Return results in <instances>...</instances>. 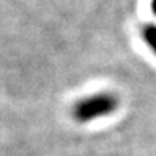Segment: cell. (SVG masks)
I'll return each mask as SVG.
<instances>
[{
	"instance_id": "1",
	"label": "cell",
	"mask_w": 156,
	"mask_h": 156,
	"mask_svg": "<svg viewBox=\"0 0 156 156\" xmlns=\"http://www.w3.org/2000/svg\"><path fill=\"white\" fill-rule=\"evenodd\" d=\"M116 108V97L110 94H99L88 97L75 107V118L80 121H91L97 116L108 115Z\"/></svg>"
},
{
	"instance_id": "2",
	"label": "cell",
	"mask_w": 156,
	"mask_h": 156,
	"mask_svg": "<svg viewBox=\"0 0 156 156\" xmlns=\"http://www.w3.org/2000/svg\"><path fill=\"white\" fill-rule=\"evenodd\" d=\"M145 38L148 41V45H150L154 49V53H156V27H153V26L147 27L145 29Z\"/></svg>"
}]
</instances>
